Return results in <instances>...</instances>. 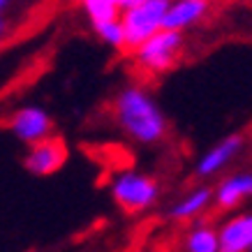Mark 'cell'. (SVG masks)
<instances>
[{"label":"cell","mask_w":252,"mask_h":252,"mask_svg":"<svg viewBox=\"0 0 252 252\" xmlns=\"http://www.w3.org/2000/svg\"><path fill=\"white\" fill-rule=\"evenodd\" d=\"M67 162V146L61 137H44L31 144L23 158V167L32 176H51Z\"/></svg>","instance_id":"5"},{"label":"cell","mask_w":252,"mask_h":252,"mask_svg":"<svg viewBox=\"0 0 252 252\" xmlns=\"http://www.w3.org/2000/svg\"><path fill=\"white\" fill-rule=\"evenodd\" d=\"M5 32V21H2V16H0V35Z\"/></svg>","instance_id":"17"},{"label":"cell","mask_w":252,"mask_h":252,"mask_svg":"<svg viewBox=\"0 0 252 252\" xmlns=\"http://www.w3.org/2000/svg\"><path fill=\"white\" fill-rule=\"evenodd\" d=\"M79 5L86 12V16L91 19V26L111 21V19H121L123 12L118 0H79Z\"/></svg>","instance_id":"13"},{"label":"cell","mask_w":252,"mask_h":252,"mask_svg":"<svg viewBox=\"0 0 252 252\" xmlns=\"http://www.w3.org/2000/svg\"><path fill=\"white\" fill-rule=\"evenodd\" d=\"M248 197H252V174H234L218 185L213 204L218 211H234Z\"/></svg>","instance_id":"10"},{"label":"cell","mask_w":252,"mask_h":252,"mask_svg":"<svg viewBox=\"0 0 252 252\" xmlns=\"http://www.w3.org/2000/svg\"><path fill=\"white\" fill-rule=\"evenodd\" d=\"M114 118L137 144H158L167 137V118L155 99L139 86L123 88L114 99Z\"/></svg>","instance_id":"1"},{"label":"cell","mask_w":252,"mask_h":252,"mask_svg":"<svg viewBox=\"0 0 252 252\" xmlns=\"http://www.w3.org/2000/svg\"><path fill=\"white\" fill-rule=\"evenodd\" d=\"M93 31L104 44H109L111 49H127V39H125V28H123L121 19H111V21L97 23L93 26Z\"/></svg>","instance_id":"14"},{"label":"cell","mask_w":252,"mask_h":252,"mask_svg":"<svg viewBox=\"0 0 252 252\" xmlns=\"http://www.w3.org/2000/svg\"><path fill=\"white\" fill-rule=\"evenodd\" d=\"M139 2H144V0H118V5H121V9L134 7V5H139Z\"/></svg>","instance_id":"15"},{"label":"cell","mask_w":252,"mask_h":252,"mask_svg":"<svg viewBox=\"0 0 252 252\" xmlns=\"http://www.w3.org/2000/svg\"><path fill=\"white\" fill-rule=\"evenodd\" d=\"M171 5V0H144L134 7L121 12V21L125 28L127 51H134L139 44H144L148 37H153L158 31L164 28V16Z\"/></svg>","instance_id":"3"},{"label":"cell","mask_w":252,"mask_h":252,"mask_svg":"<svg viewBox=\"0 0 252 252\" xmlns=\"http://www.w3.org/2000/svg\"><path fill=\"white\" fill-rule=\"evenodd\" d=\"M211 204H213V190L211 188H197L171 208V218L174 220H192V218L204 213Z\"/></svg>","instance_id":"11"},{"label":"cell","mask_w":252,"mask_h":252,"mask_svg":"<svg viewBox=\"0 0 252 252\" xmlns=\"http://www.w3.org/2000/svg\"><path fill=\"white\" fill-rule=\"evenodd\" d=\"M9 130L23 144H35L54 130V121L42 107H21L9 118Z\"/></svg>","instance_id":"6"},{"label":"cell","mask_w":252,"mask_h":252,"mask_svg":"<svg viewBox=\"0 0 252 252\" xmlns=\"http://www.w3.org/2000/svg\"><path fill=\"white\" fill-rule=\"evenodd\" d=\"M111 197L125 213H141L151 208L160 197V185L155 178L139 171H123L111 183Z\"/></svg>","instance_id":"4"},{"label":"cell","mask_w":252,"mask_h":252,"mask_svg":"<svg viewBox=\"0 0 252 252\" xmlns=\"http://www.w3.org/2000/svg\"><path fill=\"white\" fill-rule=\"evenodd\" d=\"M185 37L181 31H169L162 28L148 37L144 44H139L132 56L141 69L151 72V74H164L169 69H174L178 65V58L183 54Z\"/></svg>","instance_id":"2"},{"label":"cell","mask_w":252,"mask_h":252,"mask_svg":"<svg viewBox=\"0 0 252 252\" xmlns=\"http://www.w3.org/2000/svg\"><path fill=\"white\" fill-rule=\"evenodd\" d=\"M208 9H211V0H171L164 16V28L183 32L197 26L199 21H204Z\"/></svg>","instance_id":"9"},{"label":"cell","mask_w":252,"mask_h":252,"mask_svg":"<svg viewBox=\"0 0 252 252\" xmlns=\"http://www.w3.org/2000/svg\"><path fill=\"white\" fill-rule=\"evenodd\" d=\"M243 137L241 134H231V137H224L222 141L208 151L197 164V176L199 178H208V176H215L220 169H224L234 158H236L241 151H243Z\"/></svg>","instance_id":"8"},{"label":"cell","mask_w":252,"mask_h":252,"mask_svg":"<svg viewBox=\"0 0 252 252\" xmlns=\"http://www.w3.org/2000/svg\"><path fill=\"white\" fill-rule=\"evenodd\" d=\"M185 250L188 252H220V236H218V231H215L213 227L197 224V227L188 234Z\"/></svg>","instance_id":"12"},{"label":"cell","mask_w":252,"mask_h":252,"mask_svg":"<svg viewBox=\"0 0 252 252\" xmlns=\"http://www.w3.org/2000/svg\"><path fill=\"white\" fill-rule=\"evenodd\" d=\"M7 2H9V0H0V12H2L5 7H7Z\"/></svg>","instance_id":"16"},{"label":"cell","mask_w":252,"mask_h":252,"mask_svg":"<svg viewBox=\"0 0 252 252\" xmlns=\"http://www.w3.org/2000/svg\"><path fill=\"white\" fill-rule=\"evenodd\" d=\"M220 252H252V213L234 215L218 229Z\"/></svg>","instance_id":"7"}]
</instances>
